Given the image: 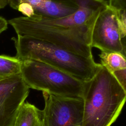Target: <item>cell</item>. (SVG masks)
I'll list each match as a JSON object with an SVG mask.
<instances>
[{
	"label": "cell",
	"instance_id": "cell-12",
	"mask_svg": "<svg viewBox=\"0 0 126 126\" xmlns=\"http://www.w3.org/2000/svg\"><path fill=\"white\" fill-rule=\"evenodd\" d=\"M108 4L116 9L126 20V0H109Z\"/></svg>",
	"mask_w": 126,
	"mask_h": 126
},
{
	"label": "cell",
	"instance_id": "cell-17",
	"mask_svg": "<svg viewBox=\"0 0 126 126\" xmlns=\"http://www.w3.org/2000/svg\"><path fill=\"white\" fill-rule=\"evenodd\" d=\"M10 0H0V9L5 7L7 4H9Z\"/></svg>",
	"mask_w": 126,
	"mask_h": 126
},
{
	"label": "cell",
	"instance_id": "cell-5",
	"mask_svg": "<svg viewBox=\"0 0 126 126\" xmlns=\"http://www.w3.org/2000/svg\"><path fill=\"white\" fill-rule=\"evenodd\" d=\"M45 105L41 110L42 126H82V97H67L42 92Z\"/></svg>",
	"mask_w": 126,
	"mask_h": 126
},
{
	"label": "cell",
	"instance_id": "cell-7",
	"mask_svg": "<svg viewBox=\"0 0 126 126\" xmlns=\"http://www.w3.org/2000/svg\"><path fill=\"white\" fill-rule=\"evenodd\" d=\"M122 35L117 10L109 4L98 15L92 34V46L101 51L121 52Z\"/></svg>",
	"mask_w": 126,
	"mask_h": 126
},
{
	"label": "cell",
	"instance_id": "cell-6",
	"mask_svg": "<svg viewBox=\"0 0 126 126\" xmlns=\"http://www.w3.org/2000/svg\"><path fill=\"white\" fill-rule=\"evenodd\" d=\"M30 88L21 73L0 81V126H12Z\"/></svg>",
	"mask_w": 126,
	"mask_h": 126
},
{
	"label": "cell",
	"instance_id": "cell-9",
	"mask_svg": "<svg viewBox=\"0 0 126 126\" xmlns=\"http://www.w3.org/2000/svg\"><path fill=\"white\" fill-rule=\"evenodd\" d=\"M12 126H42L41 110L32 104L24 102Z\"/></svg>",
	"mask_w": 126,
	"mask_h": 126
},
{
	"label": "cell",
	"instance_id": "cell-8",
	"mask_svg": "<svg viewBox=\"0 0 126 126\" xmlns=\"http://www.w3.org/2000/svg\"><path fill=\"white\" fill-rule=\"evenodd\" d=\"M79 9L74 0H32L27 18L33 20L68 16Z\"/></svg>",
	"mask_w": 126,
	"mask_h": 126
},
{
	"label": "cell",
	"instance_id": "cell-16",
	"mask_svg": "<svg viewBox=\"0 0 126 126\" xmlns=\"http://www.w3.org/2000/svg\"><path fill=\"white\" fill-rule=\"evenodd\" d=\"M122 50L121 53L126 58V36L122 39Z\"/></svg>",
	"mask_w": 126,
	"mask_h": 126
},
{
	"label": "cell",
	"instance_id": "cell-14",
	"mask_svg": "<svg viewBox=\"0 0 126 126\" xmlns=\"http://www.w3.org/2000/svg\"><path fill=\"white\" fill-rule=\"evenodd\" d=\"M118 15L119 23L120 25L121 32L122 38L126 36V20L120 14L118 11L117 10Z\"/></svg>",
	"mask_w": 126,
	"mask_h": 126
},
{
	"label": "cell",
	"instance_id": "cell-4",
	"mask_svg": "<svg viewBox=\"0 0 126 126\" xmlns=\"http://www.w3.org/2000/svg\"><path fill=\"white\" fill-rule=\"evenodd\" d=\"M20 73L30 89L63 97H82L85 82L45 63L22 61Z\"/></svg>",
	"mask_w": 126,
	"mask_h": 126
},
{
	"label": "cell",
	"instance_id": "cell-3",
	"mask_svg": "<svg viewBox=\"0 0 126 126\" xmlns=\"http://www.w3.org/2000/svg\"><path fill=\"white\" fill-rule=\"evenodd\" d=\"M101 11L95 13L85 24L77 27L48 25L25 16L10 19L8 23L17 35L40 39L76 54L93 58L92 34L96 20Z\"/></svg>",
	"mask_w": 126,
	"mask_h": 126
},
{
	"label": "cell",
	"instance_id": "cell-11",
	"mask_svg": "<svg viewBox=\"0 0 126 126\" xmlns=\"http://www.w3.org/2000/svg\"><path fill=\"white\" fill-rule=\"evenodd\" d=\"M22 61L16 57L0 55V81L21 73Z\"/></svg>",
	"mask_w": 126,
	"mask_h": 126
},
{
	"label": "cell",
	"instance_id": "cell-15",
	"mask_svg": "<svg viewBox=\"0 0 126 126\" xmlns=\"http://www.w3.org/2000/svg\"><path fill=\"white\" fill-rule=\"evenodd\" d=\"M8 24V21L4 18L0 16V34L7 29Z\"/></svg>",
	"mask_w": 126,
	"mask_h": 126
},
{
	"label": "cell",
	"instance_id": "cell-2",
	"mask_svg": "<svg viewBox=\"0 0 126 126\" xmlns=\"http://www.w3.org/2000/svg\"><path fill=\"white\" fill-rule=\"evenodd\" d=\"M13 40L15 57L21 61L34 60L45 63L83 82L92 79L101 66L94 58L76 54L40 39L17 35Z\"/></svg>",
	"mask_w": 126,
	"mask_h": 126
},
{
	"label": "cell",
	"instance_id": "cell-10",
	"mask_svg": "<svg viewBox=\"0 0 126 126\" xmlns=\"http://www.w3.org/2000/svg\"><path fill=\"white\" fill-rule=\"evenodd\" d=\"M98 56L100 64L112 73L126 69V58L120 53L101 51Z\"/></svg>",
	"mask_w": 126,
	"mask_h": 126
},
{
	"label": "cell",
	"instance_id": "cell-13",
	"mask_svg": "<svg viewBox=\"0 0 126 126\" xmlns=\"http://www.w3.org/2000/svg\"><path fill=\"white\" fill-rule=\"evenodd\" d=\"M126 94V69L118 70L112 72Z\"/></svg>",
	"mask_w": 126,
	"mask_h": 126
},
{
	"label": "cell",
	"instance_id": "cell-1",
	"mask_svg": "<svg viewBox=\"0 0 126 126\" xmlns=\"http://www.w3.org/2000/svg\"><path fill=\"white\" fill-rule=\"evenodd\" d=\"M82 126H111L126 102V94L112 72L101 65L85 82Z\"/></svg>",
	"mask_w": 126,
	"mask_h": 126
}]
</instances>
